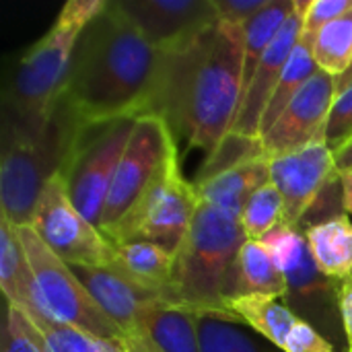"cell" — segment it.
Returning <instances> with one entry per match:
<instances>
[{
	"label": "cell",
	"mask_w": 352,
	"mask_h": 352,
	"mask_svg": "<svg viewBox=\"0 0 352 352\" xmlns=\"http://www.w3.org/2000/svg\"><path fill=\"white\" fill-rule=\"evenodd\" d=\"M334 153L326 138H318L301 151L270 159V182L285 200V223L299 227L316 200L338 177Z\"/></svg>",
	"instance_id": "obj_12"
},
{
	"label": "cell",
	"mask_w": 352,
	"mask_h": 352,
	"mask_svg": "<svg viewBox=\"0 0 352 352\" xmlns=\"http://www.w3.org/2000/svg\"><path fill=\"white\" fill-rule=\"evenodd\" d=\"M352 8V0H311L307 12H305V21H303V33L301 39L307 41L314 47L316 35L334 19H338L340 14H344L346 10Z\"/></svg>",
	"instance_id": "obj_32"
},
{
	"label": "cell",
	"mask_w": 352,
	"mask_h": 352,
	"mask_svg": "<svg viewBox=\"0 0 352 352\" xmlns=\"http://www.w3.org/2000/svg\"><path fill=\"white\" fill-rule=\"evenodd\" d=\"M318 64L314 60V54H311V45L303 39H299V43L295 45L289 62H287V68L276 85V91L268 103V109L264 113V120H262V126H260V136H264L274 124L276 120L283 116V111L287 109V105L293 101V97L301 91V87L318 72Z\"/></svg>",
	"instance_id": "obj_24"
},
{
	"label": "cell",
	"mask_w": 352,
	"mask_h": 352,
	"mask_svg": "<svg viewBox=\"0 0 352 352\" xmlns=\"http://www.w3.org/2000/svg\"><path fill=\"white\" fill-rule=\"evenodd\" d=\"M159 50L177 47L219 23L212 0H118Z\"/></svg>",
	"instance_id": "obj_14"
},
{
	"label": "cell",
	"mask_w": 352,
	"mask_h": 352,
	"mask_svg": "<svg viewBox=\"0 0 352 352\" xmlns=\"http://www.w3.org/2000/svg\"><path fill=\"white\" fill-rule=\"evenodd\" d=\"M25 316L37 328V332L41 336L43 352H93L89 336L80 334L78 330L56 324L50 318H45L41 311H33V314H25Z\"/></svg>",
	"instance_id": "obj_29"
},
{
	"label": "cell",
	"mask_w": 352,
	"mask_h": 352,
	"mask_svg": "<svg viewBox=\"0 0 352 352\" xmlns=\"http://www.w3.org/2000/svg\"><path fill=\"white\" fill-rule=\"evenodd\" d=\"M161 52L144 37L120 2L95 16L80 33L62 99L82 124L146 116Z\"/></svg>",
	"instance_id": "obj_2"
},
{
	"label": "cell",
	"mask_w": 352,
	"mask_h": 352,
	"mask_svg": "<svg viewBox=\"0 0 352 352\" xmlns=\"http://www.w3.org/2000/svg\"><path fill=\"white\" fill-rule=\"evenodd\" d=\"M280 223H285V200L278 188L268 182L245 200L241 210V227L248 239L262 241Z\"/></svg>",
	"instance_id": "obj_27"
},
{
	"label": "cell",
	"mask_w": 352,
	"mask_h": 352,
	"mask_svg": "<svg viewBox=\"0 0 352 352\" xmlns=\"http://www.w3.org/2000/svg\"><path fill=\"white\" fill-rule=\"evenodd\" d=\"M138 118H120L105 124H87L72 144L60 171L68 198L97 229L105 200Z\"/></svg>",
	"instance_id": "obj_8"
},
{
	"label": "cell",
	"mask_w": 352,
	"mask_h": 352,
	"mask_svg": "<svg viewBox=\"0 0 352 352\" xmlns=\"http://www.w3.org/2000/svg\"><path fill=\"white\" fill-rule=\"evenodd\" d=\"M340 182H342V204H344V212L352 219V171L340 173Z\"/></svg>",
	"instance_id": "obj_36"
},
{
	"label": "cell",
	"mask_w": 352,
	"mask_h": 352,
	"mask_svg": "<svg viewBox=\"0 0 352 352\" xmlns=\"http://www.w3.org/2000/svg\"><path fill=\"white\" fill-rule=\"evenodd\" d=\"M200 314L165 303L146 311L122 338L126 352H202Z\"/></svg>",
	"instance_id": "obj_17"
},
{
	"label": "cell",
	"mask_w": 352,
	"mask_h": 352,
	"mask_svg": "<svg viewBox=\"0 0 352 352\" xmlns=\"http://www.w3.org/2000/svg\"><path fill=\"white\" fill-rule=\"evenodd\" d=\"M352 87V64H351V68L344 72V74H340L338 78H336V97L338 95H342L346 89H351Z\"/></svg>",
	"instance_id": "obj_38"
},
{
	"label": "cell",
	"mask_w": 352,
	"mask_h": 352,
	"mask_svg": "<svg viewBox=\"0 0 352 352\" xmlns=\"http://www.w3.org/2000/svg\"><path fill=\"white\" fill-rule=\"evenodd\" d=\"M198 202V190L182 175L177 155L107 239L111 243L148 241L177 256L194 221Z\"/></svg>",
	"instance_id": "obj_9"
},
{
	"label": "cell",
	"mask_w": 352,
	"mask_h": 352,
	"mask_svg": "<svg viewBox=\"0 0 352 352\" xmlns=\"http://www.w3.org/2000/svg\"><path fill=\"white\" fill-rule=\"evenodd\" d=\"M260 159H270L266 155L264 142L260 136H245L237 132H229L204 159L202 169L196 175V186L206 184L219 175H225L237 167H243L248 163L260 161Z\"/></svg>",
	"instance_id": "obj_25"
},
{
	"label": "cell",
	"mask_w": 352,
	"mask_h": 352,
	"mask_svg": "<svg viewBox=\"0 0 352 352\" xmlns=\"http://www.w3.org/2000/svg\"><path fill=\"white\" fill-rule=\"evenodd\" d=\"M248 295H270L280 299H285L287 295L285 276L274 264L272 254L268 252L264 241L245 239L237 256L229 301Z\"/></svg>",
	"instance_id": "obj_22"
},
{
	"label": "cell",
	"mask_w": 352,
	"mask_h": 352,
	"mask_svg": "<svg viewBox=\"0 0 352 352\" xmlns=\"http://www.w3.org/2000/svg\"><path fill=\"white\" fill-rule=\"evenodd\" d=\"M262 241L285 276L287 295L283 301L287 307L297 318L311 324L336 351L342 349L346 352V336L338 307L340 283L328 278L316 266L303 229L280 223Z\"/></svg>",
	"instance_id": "obj_6"
},
{
	"label": "cell",
	"mask_w": 352,
	"mask_h": 352,
	"mask_svg": "<svg viewBox=\"0 0 352 352\" xmlns=\"http://www.w3.org/2000/svg\"><path fill=\"white\" fill-rule=\"evenodd\" d=\"M76 278L85 285L97 305L105 311V316L122 330L126 336L136 322L151 309L169 303L161 293L146 291L128 278L95 266H70ZM173 305V303H171Z\"/></svg>",
	"instance_id": "obj_16"
},
{
	"label": "cell",
	"mask_w": 352,
	"mask_h": 352,
	"mask_svg": "<svg viewBox=\"0 0 352 352\" xmlns=\"http://www.w3.org/2000/svg\"><path fill=\"white\" fill-rule=\"evenodd\" d=\"M109 0H68L54 25L16 62L6 82L2 120L23 126L43 124L62 95L74 45L85 27Z\"/></svg>",
	"instance_id": "obj_5"
},
{
	"label": "cell",
	"mask_w": 352,
	"mask_h": 352,
	"mask_svg": "<svg viewBox=\"0 0 352 352\" xmlns=\"http://www.w3.org/2000/svg\"><path fill=\"white\" fill-rule=\"evenodd\" d=\"M311 0H297V6L293 14L287 19L283 29L276 33L274 41L266 50L252 82L243 91L237 118L231 126V132L245 134V136H260V126L264 120V113L268 109V103L276 91V85L287 68V62L295 50V45L301 39L303 33V21L305 12L309 8Z\"/></svg>",
	"instance_id": "obj_15"
},
{
	"label": "cell",
	"mask_w": 352,
	"mask_h": 352,
	"mask_svg": "<svg viewBox=\"0 0 352 352\" xmlns=\"http://www.w3.org/2000/svg\"><path fill=\"white\" fill-rule=\"evenodd\" d=\"M107 270L128 278L130 283L146 291L161 293L169 301V287L175 270V254L148 241L113 243V256Z\"/></svg>",
	"instance_id": "obj_18"
},
{
	"label": "cell",
	"mask_w": 352,
	"mask_h": 352,
	"mask_svg": "<svg viewBox=\"0 0 352 352\" xmlns=\"http://www.w3.org/2000/svg\"><path fill=\"white\" fill-rule=\"evenodd\" d=\"M91 349L93 352H126L122 340H99V338H91Z\"/></svg>",
	"instance_id": "obj_37"
},
{
	"label": "cell",
	"mask_w": 352,
	"mask_h": 352,
	"mask_svg": "<svg viewBox=\"0 0 352 352\" xmlns=\"http://www.w3.org/2000/svg\"><path fill=\"white\" fill-rule=\"evenodd\" d=\"M314 60L320 70L340 76L352 64V8L328 23L314 41Z\"/></svg>",
	"instance_id": "obj_26"
},
{
	"label": "cell",
	"mask_w": 352,
	"mask_h": 352,
	"mask_svg": "<svg viewBox=\"0 0 352 352\" xmlns=\"http://www.w3.org/2000/svg\"><path fill=\"white\" fill-rule=\"evenodd\" d=\"M177 140L169 124L159 116H140L116 169L99 231L107 237L138 204L151 184L177 157Z\"/></svg>",
	"instance_id": "obj_10"
},
{
	"label": "cell",
	"mask_w": 352,
	"mask_h": 352,
	"mask_svg": "<svg viewBox=\"0 0 352 352\" xmlns=\"http://www.w3.org/2000/svg\"><path fill=\"white\" fill-rule=\"evenodd\" d=\"M82 124L60 97L43 124L23 126L2 120L0 206L16 227H31V219L45 184L62 171Z\"/></svg>",
	"instance_id": "obj_4"
},
{
	"label": "cell",
	"mask_w": 352,
	"mask_h": 352,
	"mask_svg": "<svg viewBox=\"0 0 352 352\" xmlns=\"http://www.w3.org/2000/svg\"><path fill=\"white\" fill-rule=\"evenodd\" d=\"M200 351L202 352H283L274 344H264L256 336L212 316H200Z\"/></svg>",
	"instance_id": "obj_28"
},
{
	"label": "cell",
	"mask_w": 352,
	"mask_h": 352,
	"mask_svg": "<svg viewBox=\"0 0 352 352\" xmlns=\"http://www.w3.org/2000/svg\"><path fill=\"white\" fill-rule=\"evenodd\" d=\"M219 21L231 25H248L270 0H212Z\"/></svg>",
	"instance_id": "obj_33"
},
{
	"label": "cell",
	"mask_w": 352,
	"mask_h": 352,
	"mask_svg": "<svg viewBox=\"0 0 352 352\" xmlns=\"http://www.w3.org/2000/svg\"><path fill=\"white\" fill-rule=\"evenodd\" d=\"M336 101V76L318 70L293 97L276 124L260 136L266 155L278 157L305 148L318 138H326V126Z\"/></svg>",
	"instance_id": "obj_13"
},
{
	"label": "cell",
	"mask_w": 352,
	"mask_h": 352,
	"mask_svg": "<svg viewBox=\"0 0 352 352\" xmlns=\"http://www.w3.org/2000/svg\"><path fill=\"white\" fill-rule=\"evenodd\" d=\"M338 307H340L342 328H344V336H346V352H352V278L340 283Z\"/></svg>",
	"instance_id": "obj_34"
},
{
	"label": "cell",
	"mask_w": 352,
	"mask_h": 352,
	"mask_svg": "<svg viewBox=\"0 0 352 352\" xmlns=\"http://www.w3.org/2000/svg\"><path fill=\"white\" fill-rule=\"evenodd\" d=\"M229 311L235 314L241 324L250 326L264 340L276 349H285L293 330L303 322L297 318L280 297L270 295H248L229 301Z\"/></svg>",
	"instance_id": "obj_21"
},
{
	"label": "cell",
	"mask_w": 352,
	"mask_h": 352,
	"mask_svg": "<svg viewBox=\"0 0 352 352\" xmlns=\"http://www.w3.org/2000/svg\"><path fill=\"white\" fill-rule=\"evenodd\" d=\"M0 289L12 307L33 314L35 301V276L21 243L16 225L0 214Z\"/></svg>",
	"instance_id": "obj_20"
},
{
	"label": "cell",
	"mask_w": 352,
	"mask_h": 352,
	"mask_svg": "<svg viewBox=\"0 0 352 352\" xmlns=\"http://www.w3.org/2000/svg\"><path fill=\"white\" fill-rule=\"evenodd\" d=\"M31 229L68 266L107 268L111 264L113 243L76 210L60 173L45 184Z\"/></svg>",
	"instance_id": "obj_11"
},
{
	"label": "cell",
	"mask_w": 352,
	"mask_h": 352,
	"mask_svg": "<svg viewBox=\"0 0 352 352\" xmlns=\"http://www.w3.org/2000/svg\"><path fill=\"white\" fill-rule=\"evenodd\" d=\"M2 352H43L41 336L31 320L10 303H6V318L2 328Z\"/></svg>",
	"instance_id": "obj_30"
},
{
	"label": "cell",
	"mask_w": 352,
	"mask_h": 352,
	"mask_svg": "<svg viewBox=\"0 0 352 352\" xmlns=\"http://www.w3.org/2000/svg\"><path fill=\"white\" fill-rule=\"evenodd\" d=\"M334 165H336L338 173L352 171V138L334 153Z\"/></svg>",
	"instance_id": "obj_35"
},
{
	"label": "cell",
	"mask_w": 352,
	"mask_h": 352,
	"mask_svg": "<svg viewBox=\"0 0 352 352\" xmlns=\"http://www.w3.org/2000/svg\"><path fill=\"white\" fill-rule=\"evenodd\" d=\"M324 136L332 153H336L352 138V87L336 97Z\"/></svg>",
	"instance_id": "obj_31"
},
{
	"label": "cell",
	"mask_w": 352,
	"mask_h": 352,
	"mask_svg": "<svg viewBox=\"0 0 352 352\" xmlns=\"http://www.w3.org/2000/svg\"><path fill=\"white\" fill-rule=\"evenodd\" d=\"M243 25L219 21L198 37L161 52L146 116L206 155L231 132L243 95Z\"/></svg>",
	"instance_id": "obj_1"
},
{
	"label": "cell",
	"mask_w": 352,
	"mask_h": 352,
	"mask_svg": "<svg viewBox=\"0 0 352 352\" xmlns=\"http://www.w3.org/2000/svg\"><path fill=\"white\" fill-rule=\"evenodd\" d=\"M35 276L37 311L56 324L99 340H122V330L105 316L72 268L62 262L31 227H16Z\"/></svg>",
	"instance_id": "obj_7"
},
{
	"label": "cell",
	"mask_w": 352,
	"mask_h": 352,
	"mask_svg": "<svg viewBox=\"0 0 352 352\" xmlns=\"http://www.w3.org/2000/svg\"><path fill=\"white\" fill-rule=\"evenodd\" d=\"M270 182V159H260L254 163H248L243 167H237L225 175H219L206 184L196 186L198 196L210 202L235 206L243 210L245 200L264 184Z\"/></svg>",
	"instance_id": "obj_23"
},
{
	"label": "cell",
	"mask_w": 352,
	"mask_h": 352,
	"mask_svg": "<svg viewBox=\"0 0 352 352\" xmlns=\"http://www.w3.org/2000/svg\"><path fill=\"white\" fill-rule=\"evenodd\" d=\"M316 266L332 280L352 278V219L342 212L303 229Z\"/></svg>",
	"instance_id": "obj_19"
},
{
	"label": "cell",
	"mask_w": 352,
	"mask_h": 352,
	"mask_svg": "<svg viewBox=\"0 0 352 352\" xmlns=\"http://www.w3.org/2000/svg\"><path fill=\"white\" fill-rule=\"evenodd\" d=\"M245 239L241 208L200 198L190 231L175 256L169 301L200 316L241 324L227 303Z\"/></svg>",
	"instance_id": "obj_3"
}]
</instances>
